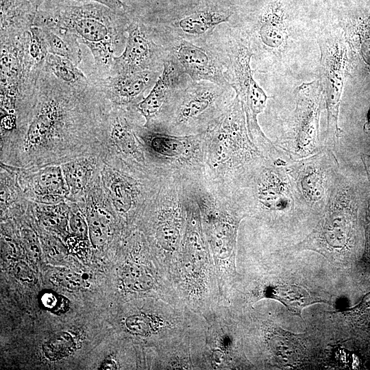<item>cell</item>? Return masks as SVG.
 <instances>
[{
    "mask_svg": "<svg viewBox=\"0 0 370 370\" xmlns=\"http://www.w3.org/2000/svg\"><path fill=\"white\" fill-rule=\"evenodd\" d=\"M69 225L75 235L80 238L86 236L88 227L79 212L72 214L69 220Z\"/></svg>",
    "mask_w": 370,
    "mask_h": 370,
    "instance_id": "obj_35",
    "label": "cell"
},
{
    "mask_svg": "<svg viewBox=\"0 0 370 370\" xmlns=\"http://www.w3.org/2000/svg\"><path fill=\"white\" fill-rule=\"evenodd\" d=\"M368 122L366 124V126L367 127V128L369 130L370 129V112L369 113V116H368Z\"/></svg>",
    "mask_w": 370,
    "mask_h": 370,
    "instance_id": "obj_37",
    "label": "cell"
},
{
    "mask_svg": "<svg viewBox=\"0 0 370 370\" xmlns=\"http://www.w3.org/2000/svg\"><path fill=\"white\" fill-rule=\"evenodd\" d=\"M203 317L210 369L254 367L245 354L243 333L237 314L229 305L220 304Z\"/></svg>",
    "mask_w": 370,
    "mask_h": 370,
    "instance_id": "obj_10",
    "label": "cell"
},
{
    "mask_svg": "<svg viewBox=\"0 0 370 370\" xmlns=\"http://www.w3.org/2000/svg\"><path fill=\"white\" fill-rule=\"evenodd\" d=\"M130 19L126 12L97 2H43L34 25L61 29L73 34L92 53L94 67L90 77L105 78L112 75L115 53L125 42V35Z\"/></svg>",
    "mask_w": 370,
    "mask_h": 370,
    "instance_id": "obj_1",
    "label": "cell"
},
{
    "mask_svg": "<svg viewBox=\"0 0 370 370\" xmlns=\"http://www.w3.org/2000/svg\"><path fill=\"white\" fill-rule=\"evenodd\" d=\"M56 280L58 284L69 289H77L81 287V278L72 272H62L57 275Z\"/></svg>",
    "mask_w": 370,
    "mask_h": 370,
    "instance_id": "obj_34",
    "label": "cell"
},
{
    "mask_svg": "<svg viewBox=\"0 0 370 370\" xmlns=\"http://www.w3.org/2000/svg\"><path fill=\"white\" fill-rule=\"evenodd\" d=\"M88 227L90 241L94 247H101L108 240L110 217L103 210L95 207L88 212Z\"/></svg>",
    "mask_w": 370,
    "mask_h": 370,
    "instance_id": "obj_30",
    "label": "cell"
},
{
    "mask_svg": "<svg viewBox=\"0 0 370 370\" xmlns=\"http://www.w3.org/2000/svg\"><path fill=\"white\" fill-rule=\"evenodd\" d=\"M42 3L43 0H1V36L29 30Z\"/></svg>",
    "mask_w": 370,
    "mask_h": 370,
    "instance_id": "obj_19",
    "label": "cell"
},
{
    "mask_svg": "<svg viewBox=\"0 0 370 370\" xmlns=\"http://www.w3.org/2000/svg\"><path fill=\"white\" fill-rule=\"evenodd\" d=\"M225 91V86L206 81H194L180 90L171 99L173 102L170 106L168 131L206 132L230 103H224Z\"/></svg>",
    "mask_w": 370,
    "mask_h": 370,
    "instance_id": "obj_8",
    "label": "cell"
},
{
    "mask_svg": "<svg viewBox=\"0 0 370 370\" xmlns=\"http://www.w3.org/2000/svg\"><path fill=\"white\" fill-rule=\"evenodd\" d=\"M286 168L304 209L319 217L340 171L334 151L323 146L308 157L290 161Z\"/></svg>",
    "mask_w": 370,
    "mask_h": 370,
    "instance_id": "obj_9",
    "label": "cell"
},
{
    "mask_svg": "<svg viewBox=\"0 0 370 370\" xmlns=\"http://www.w3.org/2000/svg\"><path fill=\"white\" fill-rule=\"evenodd\" d=\"M45 66L58 79L73 87L84 88L91 84L78 65L67 58L49 53Z\"/></svg>",
    "mask_w": 370,
    "mask_h": 370,
    "instance_id": "obj_27",
    "label": "cell"
},
{
    "mask_svg": "<svg viewBox=\"0 0 370 370\" xmlns=\"http://www.w3.org/2000/svg\"><path fill=\"white\" fill-rule=\"evenodd\" d=\"M186 222V205L180 202L176 193L173 196V193H170V196L167 195L166 202L163 204L156 215L153 238L157 261L171 281L185 234Z\"/></svg>",
    "mask_w": 370,
    "mask_h": 370,
    "instance_id": "obj_13",
    "label": "cell"
},
{
    "mask_svg": "<svg viewBox=\"0 0 370 370\" xmlns=\"http://www.w3.org/2000/svg\"><path fill=\"white\" fill-rule=\"evenodd\" d=\"M30 188L40 202L56 204L66 194L62 169L58 166L41 169L31 177Z\"/></svg>",
    "mask_w": 370,
    "mask_h": 370,
    "instance_id": "obj_22",
    "label": "cell"
},
{
    "mask_svg": "<svg viewBox=\"0 0 370 370\" xmlns=\"http://www.w3.org/2000/svg\"><path fill=\"white\" fill-rule=\"evenodd\" d=\"M186 210V231L171 282L182 304L204 317L222 302L197 204L187 203Z\"/></svg>",
    "mask_w": 370,
    "mask_h": 370,
    "instance_id": "obj_2",
    "label": "cell"
},
{
    "mask_svg": "<svg viewBox=\"0 0 370 370\" xmlns=\"http://www.w3.org/2000/svg\"><path fill=\"white\" fill-rule=\"evenodd\" d=\"M355 193L346 176L339 171L330 199L312 232L295 248L317 251L340 260L352 244L355 222Z\"/></svg>",
    "mask_w": 370,
    "mask_h": 370,
    "instance_id": "obj_5",
    "label": "cell"
},
{
    "mask_svg": "<svg viewBox=\"0 0 370 370\" xmlns=\"http://www.w3.org/2000/svg\"><path fill=\"white\" fill-rule=\"evenodd\" d=\"M40 28L42 30L49 53L67 58L77 65L81 62L79 42L73 34L61 29Z\"/></svg>",
    "mask_w": 370,
    "mask_h": 370,
    "instance_id": "obj_25",
    "label": "cell"
},
{
    "mask_svg": "<svg viewBox=\"0 0 370 370\" xmlns=\"http://www.w3.org/2000/svg\"><path fill=\"white\" fill-rule=\"evenodd\" d=\"M251 56L245 42L234 41L228 53L226 77L229 85L243 103L251 141L266 158L275 160L284 153L263 134L258 125V115L262 112L268 97L253 77L250 66Z\"/></svg>",
    "mask_w": 370,
    "mask_h": 370,
    "instance_id": "obj_7",
    "label": "cell"
},
{
    "mask_svg": "<svg viewBox=\"0 0 370 370\" xmlns=\"http://www.w3.org/2000/svg\"><path fill=\"white\" fill-rule=\"evenodd\" d=\"M196 203L215 265L221 302L228 305L231 291L238 276L236 267L238 227L248 214L237 195L225 203H217L200 197Z\"/></svg>",
    "mask_w": 370,
    "mask_h": 370,
    "instance_id": "obj_4",
    "label": "cell"
},
{
    "mask_svg": "<svg viewBox=\"0 0 370 370\" xmlns=\"http://www.w3.org/2000/svg\"><path fill=\"white\" fill-rule=\"evenodd\" d=\"M356 34L358 37V45L360 56L366 64L370 67V15L356 27Z\"/></svg>",
    "mask_w": 370,
    "mask_h": 370,
    "instance_id": "obj_32",
    "label": "cell"
},
{
    "mask_svg": "<svg viewBox=\"0 0 370 370\" xmlns=\"http://www.w3.org/2000/svg\"><path fill=\"white\" fill-rule=\"evenodd\" d=\"M323 99L319 80L303 84L297 88L293 123L290 136L282 146L293 160L308 157L322 147L319 127Z\"/></svg>",
    "mask_w": 370,
    "mask_h": 370,
    "instance_id": "obj_12",
    "label": "cell"
},
{
    "mask_svg": "<svg viewBox=\"0 0 370 370\" xmlns=\"http://www.w3.org/2000/svg\"><path fill=\"white\" fill-rule=\"evenodd\" d=\"M204 145V154L210 168L232 177L240 188L267 160L249 137L244 108L237 95L205 132Z\"/></svg>",
    "mask_w": 370,
    "mask_h": 370,
    "instance_id": "obj_3",
    "label": "cell"
},
{
    "mask_svg": "<svg viewBox=\"0 0 370 370\" xmlns=\"http://www.w3.org/2000/svg\"><path fill=\"white\" fill-rule=\"evenodd\" d=\"M158 73L143 71L105 78H89L106 99L116 105L125 106L141 101L145 92L155 84Z\"/></svg>",
    "mask_w": 370,
    "mask_h": 370,
    "instance_id": "obj_16",
    "label": "cell"
},
{
    "mask_svg": "<svg viewBox=\"0 0 370 370\" xmlns=\"http://www.w3.org/2000/svg\"><path fill=\"white\" fill-rule=\"evenodd\" d=\"M171 51L175 62L193 81L229 85L224 63L206 48L182 38L175 43Z\"/></svg>",
    "mask_w": 370,
    "mask_h": 370,
    "instance_id": "obj_15",
    "label": "cell"
},
{
    "mask_svg": "<svg viewBox=\"0 0 370 370\" xmlns=\"http://www.w3.org/2000/svg\"><path fill=\"white\" fill-rule=\"evenodd\" d=\"M261 334L265 349L278 361L282 362L284 359V362L289 363L288 356H292L293 360L297 361L294 355L301 360L304 348L299 343L297 336L266 323L261 326Z\"/></svg>",
    "mask_w": 370,
    "mask_h": 370,
    "instance_id": "obj_21",
    "label": "cell"
},
{
    "mask_svg": "<svg viewBox=\"0 0 370 370\" xmlns=\"http://www.w3.org/2000/svg\"><path fill=\"white\" fill-rule=\"evenodd\" d=\"M103 180L110 198L117 211L127 212L134 201V189L130 182L121 174L110 168L102 172Z\"/></svg>",
    "mask_w": 370,
    "mask_h": 370,
    "instance_id": "obj_24",
    "label": "cell"
},
{
    "mask_svg": "<svg viewBox=\"0 0 370 370\" xmlns=\"http://www.w3.org/2000/svg\"><path fill=\"white\" fill-rule=\"evenodd\" d=\"M110 136L113 144L122 152L139 162L144 161L143 153L138 147L131 124L126 116L116 114L112 118Z\"/></svg>",
    "mask_w": 370,
    "mask_h": 370,
    "instance_id": "obj_26",
    "label": "cell"
},
{
    "mask_svg": "<svg viewBox=\"0 0 370 370\" xmlns=\"http://www.w3.org/2000/svg\"><path fill=\"white\" fill-rule=\"evenodd\" d=\"M228 11L208 8L197 10L174 23L179 34L190 37L206 35L218 25L227 22L230 16Z\"/></svg>",
    "mask_w": 370,
    "mask_h": 370,
    "instance_id": "obj_23",
    "label": "cell"
},
{
    "mask_svg": "<svg viewBox=\"0 0 370 370\" xmlns=\"http://www.w3.org/2000/svg\"><path fill=\"white\" fill-rule=\"evenodd\" d=\"M126 34L124 51L114 58L111 75L159 71L160 64H163L165 60L164 49L153 40L146 25L138 18H131Z\"/></svg>",
    "mask_w": 370,
    "mask_h": 370,
    "instance_id": "obj_14",
    "label": "cell"
},
{
    "mask_svg": "<svg viewBox=\"0 0 370 370\" xmlns=\"http://www.w3.org/2000/svg\"><path fill=\"white\" fill-rule=\"evenodd\" d=\"M58 206L53 207L52 210H47L43 215V221L47 225L55 226L59 225L63 220L64 216L60 213Z\"/></svg>",
    "mask_w": 370,
    "mask_h": 370,
    "instance_id": "obj_36",
    "label": "cell"
},
{
    "mask_svg": "<svg viewBox=\"0 0 370 370\" xmlns=\"http://www.w3.org/2000/svg\"><path fill=\"white\" fill-rule=\"evenodd\" d=\"M49 3H81L97 2L119 12H126L127 6L121 0H43Z\"/></svg>",
    "mask_w": 370,
    "mask_h": 370,
    "instance_id": "obj_33",
    "label": "cell"
},
{
    "mask_svg": "<svg viewBox=\"0 0 370 370\" xmlns=\"http://www.w3.org/2000/svg\"><path fill=\"white\" fill-rule=\"evenodd\" d=\"M74 346L72 336L66 332H62L47 342L43 349L49 359L56 360L69 355L73 351Z\"/></svg>",
    "mask_w": 370,
    "mask_h": 370,
    "instance_id": "obj_31",
    "label": "cell"
},
{
    "mask_svg": "<svg viewBox=\"0 0 370 370\" xmlns=\"http://www.w3.org/2000/svg\"><path fill=\"white\" fill-rule=\"evenodd\" d=\"M240 189L238 195L248 215L275 221L305 210L286 165L265 160Z\"/></svg>",
    "mask_w": 370,
    "mask_h": 370,
    "instance_id": "obj_6",
    "label": "cell"
},
{
    "mask_svg": "<svg viewBox=\"0 0 370 370\" xmlns=\"http://www.w3.org/2000/svg\"><path fill=\"white\" fill-rule=\"evenodd\" d=\"M277 300L284 305L295 315L301 318V312L306 307L318 303H325L323 299L312 296L304 288L293 284L261 282L251 291L249 302L261 299Z\"/></svg>",
    "mask_w": 370,
    "mask_h": 370,
    "instance_id": "obj_18",
    "label": "cell"
},
{
    "mask_svg": "<svg viewBox=\"0 0 370 370\" xmlns=\"http://www.w3.org/2000/svg\"><path fill=\"white\" fill-rule=\"evenodd\" d=\"M283 10L278 4L269 5L260 20L259 34L262 42L278 47L284 40Z\"/></svg>",
    "mask_w": 370,
    "mask_h": 370,
    "instance_id": "obj_28",
    "label": "cell"
},
{
    "mask_svg": "<svg viewBox=\"0 0 370 370\" xmlns=\"http://www.w3.org/2000/svg\"><path fill=\"white\" fill-rule=\"evenodd\" d=\"M95 162L92 158H81L62 164L66 184L73 194L84 188L90 178Z\"/></svg>",
    "mask_w": 370,
    "mask_h": 370,
    "instance_id": "obj_29",
    "label": "cell"
},
{
    "mask_svg": "<svg viewBox=\"0 0 370 370\" xmlns=\"http://www.w3.org/2000/svg\"><path fill=\"white\" fill-rule=\"evenodd\" d=\"M204 136L205 132L184 136L158 132L145 134L147 144L153 151L167 160L175 161L187 160L193 156L204 158V146H201Z\"/></svg>",
    "mask_w": 370,
    "mask_h": 370,
    "instance_id": "obj_17",
    "label": "cell"
},
{
    "mask_svg": "<svg viewBox=\"0 0 370 370\" xmlns=\"http://www.w3.org/2000/svg\"><path fill=\"white\" fill-rule=\"evenodd\" d=\"M175 67L171 60L165 59L163 70L147 96L136 108L145 119V127H149L152 121L162 111L171 94Z\"/></svg>",
    "mask_w": 370,
    "mask_h": 370,
    "instance_id": "obj_20",
    "label": "cell"
},
{
    "mask_svg": "<svg viewBox=\"0 0 370 370\" xmlns=\"http://www.w3.org/2000/svg\"><path fill=\"white\" fill-rule=\"evenodd\" d=\"M318 42L321 49V85L328 114L325 146L334 151L342 133L338 114L347 70V49L338 30L325 33Z\"/></svg>",
    "mask_w": 370,
    "mask_h": 370,
    "instance_id": "obj_11",
    "label": "cell"
}]
</instances>
